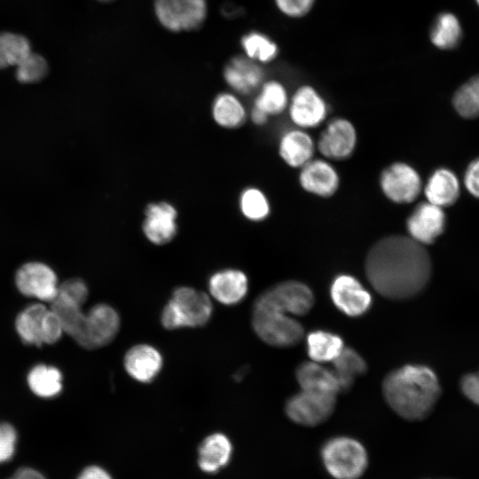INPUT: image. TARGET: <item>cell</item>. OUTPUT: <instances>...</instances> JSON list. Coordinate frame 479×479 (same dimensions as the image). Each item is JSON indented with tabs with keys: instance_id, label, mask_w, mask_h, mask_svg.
I'll return each instance as SVG.
<instances>
[{
	"instance_id": "obj_25",
	"label": "cell",
	"mask_w": 479,
	"mask_h": 479,
	"mask_svg": "<svg viewBox=\"0 0 479 479\" xmlns=\"http://www.w3.org/2000/svg\"><path fill=\"white\" fill-rule=\"evenodd\" d=\"M424 194L427 201L444 208L453 204L459 194V184L453 172L438 169L428 177Z\"/></svg>"
},
{
	"instance_id": "obj_14",
	"label": "cell",
	"mask_w": 479,
	"mask_h": 479,
	"mask_svg": "<svg viewBox=\"0 0 479 479\" xmlns=\"http://www.w3.org/2000/svg\"><path fill=\"white\" fill-rule=\"evenodd\" d=\"M15 283L21 294L42 301L51 302L58 294L57 276L43 263L23 264L16 272Z\"/></svg>"
},
{
	"instance_id": "obj_40",
	"label": "cell",
	"mask_w": 479,
	"mask_h": 479,
	"mask_svg": "<svg viewBox=\"0 0 479 479\" xmlns=\"http://www.w3.org/2000/svg\"><path fill=\"white\" fill-rule=\"evenodd\" d=\"M88 287L80 279H70L59 286L58 293L83 304L88 297Z\"/></svg>"
},
{
	"instance_id": "obj_15",
	"label": "cell",
	"mask_w": 479,
	"mask_h": 479,
	"mask_svg": "<svg viewBox=\"0 0 479 479\" xmlns=\"http://www.w3.org/2000/svg\"><path fill=\"white\" fill-rule=\"evenodd\" d=\"M299 170V185L308 193L320 198H330L340 187L339 172L327 159L314 157Z\"/></svg>"
},
{
	"instance_id": "obj_21",
	"label": "cell",
	"mask_w": 479,
	"mask_h": 479,
	"mask_svg": "<svg viewBox=\"0 0 479 479\" xmlns=\"http://www.w3.org/2000/svg\"><path fill=\"white\" fill-rule=\"evenodd\" d=\"M211 295L224 305L241 302L248 290L247 275L238 269H224L215 272L208 280Z\"/></svg>"
},
{
	"instance_id": "obj_32",
	"label": "cell",
	"mask_w": 479,
	"mask_h": 479,
	"mask_svg": "<svg viewBox=\"0 0 479 479\" xmlns=\"http://www.w3.org/2000/svg\"><path fill=\"white\" fill-rule=\"evenodd\" d=\"M27 382L36 396L50 398L61 391L62 374L56 367L38 365L29 372Z\"/></svg>"
},
{
	"instance_id": "obj_43",
	"label": "cell",
	"mask_w": 479,
	"mask_h": 479,
	"mask_svg": "<svg viewBox=\"0 0 479 479\" xmlns=\"http://www.w3.org/2000/svg\"><path fill=\"white\" fill-rule=\"evenodd\" d=\"M77 479H114L110 473L98 465H90L84 467L77 476Z\"/></svg>"
},
{
	"instance_id": "obj_20",
	"label": "cell",
	"mask_w": 479,
	"mask_h": 479,
	"mask_svg": "<svg viewBox=\"0 0 479 479\" xmlns=\"http://www.w3.org/2000/svg\"><path fill=\"white\" fill-rule=\"evenodd\" d=\"M161 354L148 344L131 347L124 356L123 365L128 374L143 383L152 381L162 367Z\"/></svg>"
},
{
	"instance_id": "obj_30",
	"label": "cell",
	"mask_w": 479,
	"mask_h": 479,
	"mask_svg": "<svg viewBox=\"0 0 479 479\" xmlns=\"http://www.w3.org/2000/svg\"><path fill=\"white\" fill-rule=\"evenodd\" d=\"M47 308L43 304H33L22 310L16 318V330L21 340L31 345L43 343V320Z\"/></svg>"
},
{
	"instance_id": "obj_38",
	"label": "cell",
	"mask_w": 479,
	"mask_h": 479,
	"mask_svg": "<svg viewBox=\"0 0 479 479\" xmlns=\"http://www.w3.org/2000/svg\"><path fill=\"white\" fill-rule=\"evenodd\" d=\"M316 0H274L277 9L285 16L298 19L307 15Z\"/></svg>"
},
{
	"instance_id": "obj_17",
	"label": "cell",
	"mask_w": 479,
	"mask_h": 479,
	"mask_svg": "<svg viewBox=\"0 0 479 479\" xmlns=\"http://www.w3.org/2000/svg\"><path fill=\"white\" fill-rule=\"evenodd\" d=\"M405 226L407 235L414 241L423 246L432 244L445 227L443 208L428 201L420 202L407 217Z\"/></svg>"
},
{
	"instance_id": "obj_33",
	"label": "cell",
	"mask_w": 479,
	"mask_h": 479,
	"mask_svg": "<svg viewBox=\"0 0 479 479\" xmlns=\"http://www.w3.org/2000/svg\"><path fill=\"white\" fill-rule=\"evenodd\" d=\"M240 45L246 56L260 64L271 62L279 51L276 42L259 31L245 34L240 39Z\"/></svg>"
},
{
	"instance_id": "obj_42",
	"label": "cell",
	"mask_w": 479,
	"mask_h": 479,
	"mask_svg": "<svg viewBox=\"0 0 479 479\" xmlns=\"http://www.w3.org/2000/svg\"><path fill=\"white\" fill-rule=\"evenodd\" d=\"M465 185L468 192L479 198V159L471 162L466 171Z\"/></svg>"
},
{
	"instance_id": "obj_7",
	"label": "cell",
	"mask_w": 479,
	"mask_h": 479,
	"mask_svg": "<svg viewBox=\"0 0 479 479\" xmlns=\"http://www.w3.org/2000/svg\"><path fill=\"white\" fill-rule=\"evenodd\" d=\"M337 395L300 389L286 402L285 412L293 422L314 427L334 413Z\"/></svg>"
},
{
	"instance_id": "obj_19",
	"label": "cell",
	"mask_w": 479,
	"mask_h": 479,
	"mask_svg": "<svg viewBox=\"0 0 479 479\" xmlns=\"http://www.w3.org/2000/svg\"><path fill=\"white\" fill-rule=\"evenodd\" d=\"M316 150V142L308 130L296 127L283 131L278 143L279 157L293 169H301L313 159Z\"/></svg>"
},
{
	"instance_id": "obj_10",
	"label": "cell",
	"mask_w": 479,
	"mask_h": 479,
	"mask_svg": "<svg viewBox=\"0 0 479 479\" xmlns=\"http://www.w3.org/2000/svg\"><path fill=\"white\" fill-rule=\"evenodd\" d=\"M357 145V129L344 117H334L327 122L316 141L318 153L331 161L349 159Z\"/></svg>"
},
{
	"instance_id": "obj_16",
	"label": "cell",
	"mask_w": 479,
	"mask_h": 479,
	"mask_svg": "<svg viewBox=\"0 0 479 479\" xmlns=\"http://www.w3.org/2000/svg\"><path fill=\"white\" fill-rule=\"evenodd\" d=\"M262 294L277 307L295 318L308 314L315 302L310 287L298 280L282 281Z\"/></svg>"
},
{
	"instance_id": "obj_5",
	"label": "cell",
	"mask_w": 479,
	"mask_h": 479,
	"mask_svg": "<svg viewBox=\"0 0 479 479\" xmlns=\"http://www.w3.org/2000/svg\"><path fill=\"white\" fill-rule=\"evenodd\" d=\"M320 456L326 470L335 479H357L368 466V453L363 444L347 436L328 439Z\"/></svg>"
},
{
	"instance_id": "obj_36",
	"label": "cell",
	"mask_w": 479,
	"mask_h": 479,
	"mask_svg": "<svg viewBox=\"0 0 479 479\" xmlns=\"http://www.w3.org/2000/svg\"><path fill=\"white\" fill-rule=\"evenodd\" d=\"M16 78L22 83H34L43 80L49 71L46 59L32 51L16 66Z\"/></svg>"
},
{
	"instance_id": "obj_46",
	"label": "cell",
	"mask_w": 479,
	"mask_h": 479,
	"mask_svg": "<svg viewBox=\"0 0 479 479\" xmlns=\"http://www.w3.org/2000/svg\"><path fill=\"white\" fill-rule=\"evenodd\" d=\"M96 1L102 2V3H109V2H113L114 0H96Z\"/></svg>"
},
{
	"instance_id": "obj_13",
	"label": "cell",
	"mask_w": 479,
	"mask_h": 479,
	"mask_svg": "<svg viewBox=\"0 0 479 479\" xmlns=\"http://www.w3.org/2000/svg\"><path fill=\"white\" fill-rule=\"evenodd\" d=\"M178 211L169 201L149 203L144 211L142 232L145 239L153 245L169 243L177 234Z\"/></svg>"
},
{
	"instance_id": "obj_45",
	"label": "cell",
	"mask_w": 479,
	"mask_h": 479,
	"mask_svg": "<svg viewBox=\"0 0 479 479\" xmlns=\"http://www.w3.org/2000/svg\"><path fill=\"white\" fill-rule=\"evenodd\" d=\"M248 117L250 121L256 126L265 125L270 119V117H268L266 114L253 107L248 114Z\"/></svg>"
},
{
	"instance_id": "obj_1",
	"label": "cell",
	"mask_w": 479,
	"mask_h": 479,
	"mask_svg": "<svg viewBox=\"0 0 479 479\" xmlns=\"http://www.w3.org/2000/svg\"><path fill=\"white\" fill-rule=\"evenodd\" d=\"M432 271L425 246L408 235L391 234L377 240L365 260V272L373 288L385 298L403 301L419 294Z\"/></svg>"
},
{
	"instance_id": "obj_37",
	"label": "cell",
	"mask_w": 479,
	"mask_h": 479,
	"mask_svg": "<svg viewBox=\"0 0 479 479\" xmlns=\"http://www.w3.org/2000/svg\"><path fill=\"white\" fill-rule=\"evenodd\" d=\"M18 436L15 428L7 422H0V464L12 459L16 452Z\"/></svg>"
},
{
	"instance_id": "obj_18",
	"label": "cell",
	"mask_w": 479,
	"mask_h": 479,
	"mask_svg": "<svg viewBox=\"0 0 479 479\" xmlns=\"http://www.w3.org/2000/svg\"><path fill=\"white\" fill-rule=\"evenodd\" d=\"M227 85L240 95H249L260 88L264 80L261 64L245 54L231 58L223 70Z\"/></svg>"
},
{
	"instance_id": "obj_27",
	"label": "cell",
	"mask_w": 479,
	"mask_h": 479,
	"mask_svg": "<svg viewBox=\"0 0 479 479\" xmlns=\"http://www.w3.org/2000/svg\"><path fill=\"white\" fill-rule=\"evenodd\" d=\"M332 369L335 373L342 393L349 390L357 378L365 373L367 365L356 349L344 347L338 357L332 362Z\"/></svg>"
},
{
	"instance_id": "obj_22",
	"label": "cell",
	"mask_w": 479,
	"mask_h": 479,
	"mask_svg": "<svg viewBox=\"0 0 479 479\" xmlns=\"http://www.w3.org/2000/svg\"><path fill=\"white\" fill-rule=\"evenodd\" d=\"M232 444L223 433H213L202 440L198 449V466L207 474L218 473L232 456Z\"/></svg>"
},
{
	"instance_id": "obj_3",
	"label": "cell",
	"mask_w": 479,
	"mask_h": 479,
	"mask_svg": "<svg viewBox=\"0 0 479 479\" xmlns=\"http://www.w3.org/2000/svg\"><path fill=\"white\" fill-rule=\"evenodd\" d=\"M251 321L256 335L273 347H293L304 338L302 323L277 307L263 294L254 302Z\"/></svg>"
},
{
	"instance_id": "obj_9",
	"label": "cell",
	"mask_w": 479,
	"mask_h": 479,
	"mask_svg": "<svg viewBox=\"0 0 479 479\" xmlns=\"http://www.w3.org/2000/svg\"><path fill=\"white\" fill-rule=\"evenodd\" d=\"M329 106L323 96L311 85L302 84L289 98L287 115L294 127L315 129L326 119Z\"/></svg>"
},
{
	"instance_id": "obj_44",
	"label": "cell",
	"mask_w": 479,
	"mask_h": 479,
	"mask_svg": "<svg viewBox=\"0 0 479 479\" xmlns=\"http://www.w3.org/2000/svg\"><path fill=\"white\" fill-rule=\"evenodd\" d=\"M8 479H46V477L33 467H22L17 469Z\"/></svg>"
},
{
	"instance_id": "obj_39",
	"label": "cell",
	"mask_w": 479,
	"mask_h": 479,
	"mask_svg": "<svg viewBox=\"0 0 479 479\" xmlns=\"http://www.w3.org/2000/svg\"><path fill=\"white\" fill-rule=\"evenodd\" d=\"M63 327L57 314L51 309L44 314L43 320V343L52 344L59 340Z\"/></svg>"
},
{
	"instance_id": "obj_12",
	"label": "cell",
	"mask_w": 479,
	"mask_h": 479,
	"mask_svg": "<svg viewBox=\"0 0 479 479\" xmlns=\"http://www.w3.org/2000/svg\"><path fill=\"white\" fill-rule=\"evenodd\" d=\"M329 293L334 305L351 318L364 315L372 306L370 292L356 277L348 273H341L333 279Z\"/></svg>"
},
{
	"instance_id": "obj_34",
	"label": "cell",
	"mask_w": 479,
	"mask_h": 479,
	"mask_svg": "<svg viewBox=\"0 0 479 479\" xmlns=\"http://www.w3.org/2000/svg\"><path fill=\"white\" fill-rule=\"evenodd\" d=\"M30 51V43L24 35L0 32V70L16 66Z\"/></svg>"
},
{
	"instance_id": "obj_8",
	"label": "cell",
	"mask_w": 479,
	"mask_h": 479,
	"mask_svg": "<svg viewBox=\"0 0 479 479\" xmlns=\"http://www.w3.org/2000/svg\"><path fill=\"white\" fill-rule=\"evenodd\" d=\"M382 194L395 204L414 201L422 190L418 171L404 161H394L386 166L379 177Z\"/></svg>"
},
{
	"instance_id": "obj_31",
	"label": "cell",
	"mask_w": 479,
	"mask_h": 479,
	"mask_svg": "<svg viewBox=\"0 0 479 479\" xmlns=\"http://www.w3.org/2000/svg\"><path fill=\"white\" fill-rule=\"evenodd\" d=\"M238 206L242 216L255 223L266 220L271 212L268 196L256 186H247L240 192Z\"/></svg>"
},
{
	"instance_id": "obj_35",
	"label": "cell",
	"mask_w": 479,
	"mask_h": 479,
	"mask_svg": "<svg viewBox=\"0 0 479 479\" xmlns=\"http://www.w3.org/2000/svg\"><path fill=\"white\" fill-rule=\"evenodd\" d=\"M453 105L465 118L479 115V75L461 85L454 94Z\"/></svg>"
},
{
	"instance_id": "obj_26",
	"label": "cell",
	"mask_w": 479,
	"mask_h": 479,
	"mask_svg": "<svg viewBox=\"0 0 479 479\" xmlns=\"http://www.w3.org/2000/svg\"><path fill=\"white\" fill-rule=\"evenodd\" d=\"M342 338L326 330H315L306 335L307 353L310 360L332 363L344 348Z\"/></svg>"
},
{
	"instance_id": "obj_47",
	"label": "cell",
	"mask_w": 479,
	"mask_h": 479,
	"mask_svg": "<svg viewBox=\"0 0 479 479\" xmlns=\"http://www.w3.org/2000/svg\"><path fill=\"white\" fill-rule=\"evenodd\" d=\"M475 1H476L477 4L479 5V0H475Z\"/></svg>"
},
{
	"instance_id": "obj_11",
	"label": "cell",
	"mask_w": 479,
	"mask_h": 479,
	"mask_svg": "<svg viewBox=\"0 0 479 479\" xmlns=\"http://www.w3.org/2000/svg\"><path fill=\"white\" fill-rule=\"evenodd\" d=\"M120 329V317L108 304L98 303L85 314L82 331L75 341L85 349L101 348L110 343Z\"/></svg>"
},
{
	"instance_id": "obj_28",
	"label": "cell",
	"mask_w": 479,
	"mask_h": 479,
	"mask_svg": "<svg viewBox=\"0 0 479 479\" xmlns=\"http://www.w3.org/2000/svg\"><path fill=\"white\" fill-rule=\"evenodd\" d=\"M289 98L282 82L277 80L266 81L258 89L252 107L271 118L287 111Z\"/></svg>"
},
{
	"instance_id": "obj_41",
	"label": "cell",
	"mask_w": 479,
	"mask_h": 479,
	"mask_svg": "<svg viewBox=\"0 0 479 479\" xmlns=\"http://www.w3.org/2000/svg\"><path fill=\"white\" fill-rule=\"evenodd\" d=\"M460 385L463 394L479 405V372L464 376Z\"/></svg>"
},
{
	"instance_id": "obj_4",
	"label": "cell",
	"mask_w": 479,
	"mask_h": 479,
	"mask_svg": "<svg viewBox=\"0 0 479 479\" xmlns=\"http://www.w3.org/2000/svg\"><path fill=\"white\" fill-rule=\"evenodd\" d=\"M212 311L211 301L204 292L180 287L174 290L171 299L164 306L161 321L169 330L197 327L210 319Z\"/></svg>"
},
{
	"instance_id": "obj_2",
	"label": "cell",
	"mask_w": 479,
	"mask_h": 479,
	"mask_svg": "<svg viewBox=\"0 0 479 479\" xmlns=\"http://www.w3.org/2000/svg\"><path fill=\"white\" fill-rule=\"evenodd\" d=\"M381 390L387 404L401 418L412 421L426 418L441 393L435 372L415 364L390 371L382 381Z\"/></svg>"
},
{
	"instance_id": "obj_29",
	"label": "cell",
	"mask_w": 479,
	"mask_h": 479,
	"mask_svg": "<svg viewBox=\"0 0 479 479\" xmlns=\"http://www.w3.org/2000/svg\"><path fill=\"white\" fill-rule=\"evenodd\" d=\"M433 45L441 50H452L459 45L462 38V28L457 17L451 12L439 13L429 31Z\"/></svg>"
},
{
	"instance_id": "obj_24",
	"label": "cell",
	"mask_w": 479,
	"mask_h": 479,
	"mask_svg": "<svg viewBox=\"0 0 479 479\" xmlns=\"http://www.w3.org/2000/svg\"><path fill=\"white\" fill-rule=\"evenodd\" d=\"M211 116L220 128L234 130L240 128L247 120L248 114L242 101L232 92H220L213 99Z\"/></svg>"
},
{
	"instance_id": "obj_6",
	"label": "cell",
	"mask_w": 479,
	"mask_h": 479,
	"mask_svg": "<svg viewBox=\"0 0 479 479\" xmlns=\"http://www.w3.org/2000/svg\"><path fill=\"white\" fill-rule=\"evenodd\" d=\"M153 10L160 24L174 33L200 29L208 15L207 0H154Z\"/></svg>"
},
{
	"instance_id": "obj_23",
	"label": "cell",
	"mask_w": 479,
	"mask_h": 479,
	"mask_svg": "<svg viewBox=\"0 0 479 479\" xmlns=\"http://www.w3.org/2000/svg\"><path fill=\"white\" fill-rule=\"evenodd\" d=\"M300 389L338 395L339 383L332 367L312 360L303 362L295 370Z\"/></svg>"
}]
</instances>
